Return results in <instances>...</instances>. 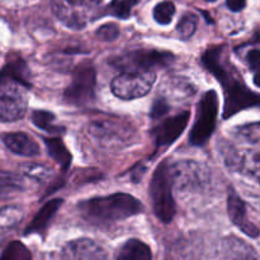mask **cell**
Segmentation results:
<instances>
[{"instance_id": "1", "label": "cell", "mask_w": 260, "mask_h": 260, "mask_svg": "<svg viewBox=\"0 0 260 260\" xmlns=\"http://www.w3.org/2000/svg\"><path fill=\"white\" fill-rule=\"evenodd\" d=\"M202 63L221 83L225 95L223 118L250 107L260 106V94L251 91L245 85L239 71L226 56L225 46H212L202 55Z\"/></svg>"}, {"instance_id": "2", "label": "cell", "mask_w": 260, "mask_h": 260, "mask_svg": "<svg viewBox=\"0 0 260 260\" xmlns=\"http://www.w3.org/2000/svg\"><path fill=\"white\" fill-rule=\"evenodd\" d=\"M83 217L91 223H112L126 220L142 211V205L134 196L114 193L106 197H95L79 203Z\"/></svg>"}, {"instance_id": "3", "label": "cell", "mask_w": 260, "mask_h": 260, "mask_svg": "<svg viewBox=\"0 0 260 260\" xmlns=\"http://www.w3.org/2000/svg\"><path fill=\"white\" fill-rule=\"evenodd\" d=\"M173 180L168 160L160 162L150 183V196L155 216L162 223H169L175 216V201L173 197Z\"/></svg>"}, {"instance_id": "4", "label": "cell", "mask_w": 260, "mask_h": 260, "mask_svg": "<svg viewBox=\"0 0 260 260\" xmlns=\"http://www.w3.org/2000/svg\"><path fill=\"white\" fill-rule=\"evenodd\" d=\"M51 9L55 17L71 29H83L99 15L95 0H51Z\"/></svg>"}, {"instance_id": "5", "label": "cell", "mask_w": 260, "mask_h": 260, "mask_svg": "<svg viewBox=\"0 0 260 260\" xmlns=\"http://www.w3.org/2000/svg\"><path fill=\"white\" fill-rule=\"evenodd\" d=\"M218 96L215 90H208L201 98L197 107L196 122L189 132V142L194 146H202L215 132L218 116Z\"/></svg>"}, {"instance_id": "6", "label": "cell", "mask_w": 260, "mask_h": 260, "mask_svg": "<svg viewBox=\"0 0 260 260\" xmlns=\"http://www.w3.org/2000/svg\"><path fill=\"white\" fill-rule=\"evenodd\" d=\"M95 69L91 63L83 62L74 70L73 80L63 91V101L70 106L84 107L95 98Z\"/></svg>"}, {"instance_id": "7", "label": "cell", "mask_w": 260, "mask_h": 260, "mask_svg": "<svg viewBox=\"0 0 260 260\" xmlns=\"http://www.w3.org/2000/svg\"><path fill=\"white\" fill-rule=\"evenodd\" d=\"M156 80L154 70L124 71L111 83L112 93L119 99L131 101L141 98L151 90Z\"/></svg>"}, {"instance_id": "8", "label": "cell", "mask_w": 260, "mask_h": 260, "mask_svg": "<svg viewBox=\"0 0 260 260\" xmlns=\"http://www.w3.org/2000/svg\"><path fill=\"white\" fill-rule=\"evenodd\" d=\"M27 86L12 78L2 76L0 85V118L3 122L20 119L27 112Z\"/></svg>"}, {"instance_id": "9", "label": "cell", "mask_w": 260, "mask_h": 260, "mask_svg": "<svg viewBox=\"0 0 260 260\" xmlns=\"http://www.w3.org/2000/svg\"><path fill=\"white\" fill-rule=\"evenodd\" d=\"M174 61V55L168 51L136 50L111 58L109 62L116 69L123 71L154 70L155 68H167Z\"/></svg>"}, {"instance_id": "10", "label": "cell", "mask_w": 260, "mask_h": 260, "mask_svg": "<svg viewBox=\"0 0 260 260\" xmlns=\"http://www.w3.org/2000/svg\"><path fill=\"white\" fill-rule=\"evenodd\" d=\"M91 136L104 147H123L132 142L136 132L131 124L118 119H95L89 126Z\"/></svg>"}, {"instance_id": "11", "label": "cell", "mask_w": 260, "mask_h": 260, "mask_svg": "<svg viewBox=\"0 0 260 260\" xmlns=\"http://www.w3.org/2000/svg\"><path fill=\"white\" fill-rule=\"evenodd\" d=\"M173 185L177 190H196L202 188L208 180V172L196 161L183 160L170 167Z\"/></svg>"}, {"instance_id": "12", "label": "cell", "mask_w": 260, "mask_h": 260, "mask_svg": "<svg viewBox=\"0 0 260 260\" xmlns=\"http://www.w3.org/2000/svg\"><path fill=\"white\" fill-rule=\"evenodd\" d=\"M189 118V112H183V113L165 119L159 126L155 127L152 129V139H154L155 146H169L173 142L177 141L180 135L184 132L185 127L188 126Z\"/></svg>"}, {"instance_id": "13", "label": "cell", "mask_w": 260, "mask_h": 260, "mask_svg": "<svg viewBox=\"0 0 260 260\" xmlns=\"http://www.w3.org/2000/svg\"><path fill=\"white\" fill-rule=\"evenodd\" d=\"M228 212L230 216V220L233 221L234 225L236 228L240 229L245 235L249 238H258L260 231L258 226L254 225L248 217V212H246V206L244 201L236 194L235 190L230 189L228 198Z\"/></svg>"}, {"instance_id": "14", "label": "cell", "mask_w": 260, "mask_h": 260, "mask_svg": "<svg viewBox=\"0 0 260 260\" xmlns=\"http://www.w3.org/2000/svg\"><path fill=\"white\" fill-rule=\"evenodd\" d=\"M62 258L102 260L108 258V254L96 241L91 239H76L63 246Z\"/></svg>"}, {"instance_id": "15", "label": "cell", "mask_w": 260, "mask_h": 260, "mask_svg": "<svg viewBox=\"0 0 260 260\" xmlns=\"http://www.w3.org/2000/svg\"><path fill=\"white\" fill-rule=\"evenodd\" d=\"M5 146L14 154L20 156H37L40 154V145L35 139L24 132H12L3 136Z\"/></svg>"}, {"instance_id": "16", "label": "cell", "mask_w": 260, "mask_h": 260, "mask_svg": "<svg viewBox=\"0 0 260 260\" xmlns=\"http://www.w3.org/2000/svg\"><path fill=\"white\" fill-rule=\"evenodd\" d=\"M62 205H63V200H61V198H55V200H51L48 201L47 203H45V205L42 206V208L38 211L37 215L35 216L32 222L27 226L24 233L25 235L43 233V231L47 229L48 223L51 222L53 216L56 215L58 208H60Z\"/></svg>"}, {"instance_id": "17", "label": "cell", "mask_w": 260, "mask_h": 260, "mask_svg": "<svg viewBox=\"0 0 260 260\" xmlns=\"http://www.w3.org/2000/svg\"><path fill=\"white\" fill-rule=\"evenodd\" d=\"M152 254L149 246L139 239L127 240L117 253V258L123 260H149Z\"/></svg>"}, {"instance_id": "18", "label": "cell", "mask_w": 260, "mask_h": 260, "mask_svg": "<svg viewBox=\"0 0 260 260\" xmlns=\"http://www.w3.org/2000/svg\"><path fill=\"white\" fill-rule=\"evenodd\" d=\"M43 141H45L46 147H47L48 155L60 165V168L63 172H66L69 167H70L73 157H71L69 150L66 149L62 140L60 137H46Z\"/></svg>"}, {"instance_id": "19", "label": "cell", "mask_w": 260, "mask_h": 260, "mask_svg": "<svg viewBox=\"0 0 260 260\" xmlns=\"http://www.w3.org/2000/svg\"><path fill=\"white\" fill-rule=\"evenodd\" d=\"M223 256L225 258L253 259L256 258V254L249 244L244 243L239 238L230 236L223 240Z\"/></svg>"}, {"instance_id": "20", "label": "cell", "mask_w": 260, "mask_h": 260, "mask_svg": "<svg viewBox=\"0 0 260 260\" xmlns=\"http://www.w3.org/2000/svg\"><path fill=\"white\" fill-rule=\"evenodd\" d=\"M2 76L14 79V80L19 81L23 85L27 86V88H30L29 71H28L25 62L20 57L12 58V60L9 58V61L5 63L4 69H3Z\"/></svg>"}, {"instance_id": "21", "label": "cell", "mask_w": 260, "mask_h": 260, "mask_svg": "<svg viewBox=\"0 0 260 260\" xmlns=\"http://www.w3.org/2000/svg\"><path fill=\"white\" fill-rule=\"evenodd\" d=\"M32 122L36 127L50 135H61L65 132L63 127L55 123V116L47 111H35L32 114Z\"/></svg>"}, {"instance_id": "22", "label": "cell", "mask_w": 260, "mask_h": 260, "mask_svg": "<svg viewBox=\"0 0 260 260\" xmlns=\"http://www.w3.org/2000/svg\"><path fill=\"white\" fill-rule=\"evenodd\" d=\"M19 170L25 178L38 183L46 182L51 177V174H52V172L47 167L36 164V162H25V164H22L19 167Z\"/></svg>"}, {"instance_id": "23", "label": "cell", "mask_w": 260, "mask_h": 260, "mask_svg": "<svg viewBox=\"0 0 260 260\" xmlns=\"http://www.w3.org/2000/svg\"><path fill=\"white\" fill-rule=\"evenodd\" d=\"M25 187L24 177H20L19 174H13V173L3 172L2 173V194L3 197L8 193L19 192Z\"/></svg>"}, {"instance_id": "24", "label": "cell", "mask_w": 260, "mask_h": 260, "mask_svg": "<svg viewBox=\"0 0 260 260\" xmlns=\"http://www.w3.org/2000/svg\"><path fill=\"white\" fill-rule=\"evenodd\" d=\"M175 14V5L174 3L170 2V0H164V2H160L159 4H156V7L154 8V19L156 20L159 24L167 25L169 24L173 20V17Z\"/></svg>"}, {"instance_id": "25", "label": "cell", "mask_w": 260, "mask_h": 260, "mask_svg": "<svg viewBox=\"0 0 260 260\" xmlns=\"http://www.w3.org/2000/svg\"><path fill=\"white\" fill-rule=\"evenodd\" d=\"M198 25V17L193 13H187L182 17L177 25V30L182 40H189L194 35Z\"/></svg>"}, {"instance_id": "26", "label": "cell", "mask_w": 260, "mask_h": 260, "mask_svg": "<svg viewBox=\"0 0 260 260\" xmlns=\"http://www.w3.org/2000/svg\"><path fill=\"white\" fill-rule=\"evenodd\" d=\"M30 258L29 250L19 241L10 243L2 255V260H29Z\"/></svg>"}, {"instance_id": "27", "label": "cell", "mask_w": 260, "mask_h": 260, "mask_svg": "<svg viewBox=\"0 0 260 260\" xmlns=\"http://www.w3.org/2000/svg\"><path fill=\"white\" fill-rule=\"evenodd\" d=\"M140 0H112L108 10L112 15L121 19H127L131 14V10Z\"/></svg>"}, {"instance_id": "28", "label": "cell", "mask_w": 260, "mask_h": 260, "mask_svg": "<svg viewBox=\"0 0 260 260\" xmlns=\"http://www.w3.org/2000/svg\"><path fill=\"white\" fill-rule=\"evenodd\" d=\"M23 217V212L18 207H4L2 210V216H0V222H2V229L13 228L17 225Z\"/></svg>"}, {"instance_id": "29", "label": "cell", "mask_w": 260, "mask_h": 260, "mask_svg": "<svg viewBox=\"0 0 260 260\" xmlns=\"http://www.w3.org/2000/svg\"><path fill=\"white\" fill-rule=\"evenodd\" d=\"M95 35L99 40L104 41V42H112L118 38L119 28L114 23H106L96 29Z\"/></svg>"}, {"instance_id": "30", "label": "cell", "mask_w": 260, "mask_h": 260, "mask_svg": "<svg viewBox=\"0 0 260 260\" xmlns=\"http://www.w3.org/2000/svg\"><path fill=\"white\" fill-rule=\"evenodd\" d=\"M169 109H170V107H169V104H168L167 99L159 98V99H156L154 103H152L150 116H151V118H154V119H159V118H161L162 116H165V114L169 112Z\"/></svg>"}, {"instance_id": "31", "label": "cell", "mask_w": 260, "mask_h": 260, "mask_svg": "<svg viewBox=\"0 0 260 260\" xmlns=\"http://www.w3.org/2000/svg\"><path fill=\"white\" fill-rule=\"evenodd\" d=\"M246 61H248V65L251 70L260 69V50L254 48V50L249 51L248 55H246Z\"/></svg>"}, {"instance_id": "32", "label": "cell", "mask_w": 260, "mask_h": 260, "mask_svg": "<svg viewBox=\"0 0 260 260\" xmlns=\"http://www.w3.org/2000/svg\"><path fill=\"white\" fill-rule=\"evenodd\" d=\"M226 5L233 12H241L246 7V0H226Z\"/></svg>"}, {"instance_id": "33", "label": "cell", "mask_w": 260, "mask_h": 260, "mask_svg": "<svg viewBox=\"0 0 260 260\" xmlns=\"http://www.w3.org/2000/svg\"><path fill=\"white\" fill-rule=\"evenodd\" d=\"M254 84H255L258 88H260V69L255 70V75H254Z\"/></svg>"}, {"instance_id": "34", "label": "cell", "mask_w": 260, "mask_h": 260, "mask_svg": "<svg viewBox=\"0 0 260 260\" xmlns=\"http://www.w3.org/2000/svg\"><path fill=\"white\" fill-rule=\"evenodd\" d=\"M206 2H216V0H206Z\"/></svg>"}]
</instances>
